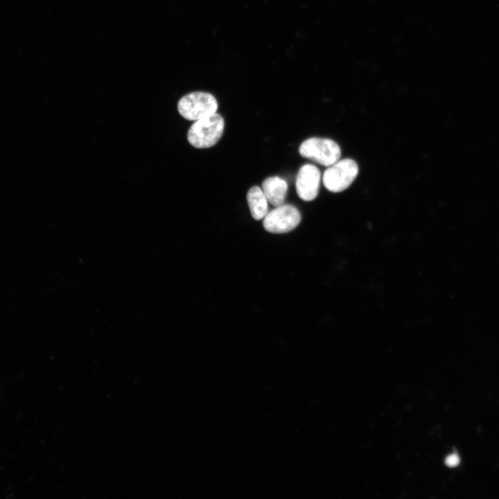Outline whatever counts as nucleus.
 I'll return each instance as SVG.
<instances>
[{
    "label": "nucleus",
    "mask_w": 499,
    "mask_h": 499,
    "mask_svg": "<svg viewBox=\"0 0 499 499\" xmlns=\"http://www.w3.org/2000/svg\"><path fill=\"white\" fill-rule=\"evenodd\" d=\"M224 128V119L216 112L195 121L188 131V141L196 148H210L220 140Z\"/></svg>",
    "instance_id": "obj_1"
},
{
    "label": "nucleus",
    "mask_w": 499,
    "mask_h": 499,
    "mask_svg": "<svg viewBox=\"0 0 499 499\" xmlns=\"http://www.w3.org/2000/svg\"><path fill=\"white\" fill-rule=\"evenodd\" d=\"M218 102L211 94L203 91L189 93L177 104L180 114L189 121H197L216 112Z\"/></svg>",
    "instance_id": "obj_2"
},
{
    "label": "nucleus",
    "mask_w": 499,
    "mask_h": 499,
    "mask_svg": "<svg viewBox=\"0 0 499 499\" xmlns=\"http://www.w3.org/2000/svg\"><path fill=\"white\" fill-rule=\"evenodd\" d=\"M299 152L301 157L324 166L332 165L339 160L341 155V150L337 143L329 139L318 137L303 141Z\"/></svg>",
    "instance_id": "obj_3"
},
{
    "label": "nucleus",
    "mask_w": 499,
    "mask_h": 499,
    "mask_svg": "<svg viewBox=\"0 0 499 499\" xmlns=\"http://www.w3.org/2000/svg\"><path fill=\"white\" fill-rule=\"evenodd\" d=\"M358 173L356 162L351 159L338 160L328 166L323 175V184L331 192H341L354 181Z\"/></svg>",
    "instance_id": "obj_4"
},
{
    "label": "nucleus",
    "mask_w": 499,
    "mask_h": 499,
    "mask_svg": "<svg viewBox=\"0 0 499 499\" xmlns=\"http://www.w3.org/2000/svg\"><path fill=\"white\" fill-rule=\"evenodd\" d=\"M301 221V214L293 205L283 204L268 211L263 218V227L269 232L286 233L294 229Z\"/></svg>",
    "instance_id": "obj_5"
},
{
    "label": "nucleus",
    "mask_w": 499,
    "mask_h": 499,
    "mask_svg": "<svg viewBox=\"0 0 499 499\" xmlns=\"http://www.w3.org/2000/svg\"><path fill=\"white\" fill-rule=\"evenodd\" d=\"M321 173L317 167L307 164L302 166L296 178V191L298 196L304 201L313 200L318 194Z\"/></svg>",
    "instance_id": "obj_6"
},
{
    "label": "nucleus",
    "mask_w": 499,
    "mask_h": 499,
    "mask_svg": "<svg viewBox=\"0 0 499 499\" xmlns=\"http://www.w3.org/2000/svg\"><path fill=\"white\" fill-rule=\"evenodd\" d=\"M261 189L272 205L277 207L284 203L288 184L283 179L277 176L269 177L263 180Z\"/></svg>",
    "instance_id": "obj_7"
},
{
    "label": "nucleus",
    "mask_w": 499,
    "mask_h": 499,
    "mask_svg": "<svg viewBox=\"0 0 499 499\" xmlns=\"http://www.w3.org/2000/svg\"><path fill=\"white\" fill-rule=\"evenodd\" d=\"M247 200L251 214L255 220L263 219L268 213V200L259 186H254L249 189Z\"/></svg>",
    "instance_id": "obj_8"
},
{
    "label": "nucleus",
    "mask_w": 499,
    "mask_h": 499,
    "mask_svg": "<svg viewBox=\"0 0 499 499\" xmlns=\"http://www.w3.org/2000/svg\"><path fill=\"white\" fill-rule=\"evenodd\" d=\"M445 463L450 467L456 466L459 463V457L455 453L451 454L446 458Z\"/></svg>",
    "instance_id": "obj_9"
}]
</instances>
